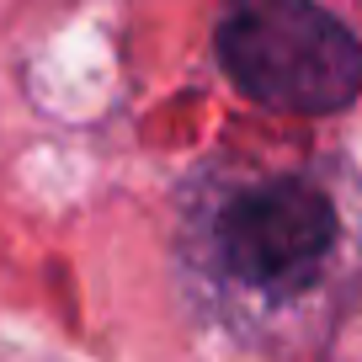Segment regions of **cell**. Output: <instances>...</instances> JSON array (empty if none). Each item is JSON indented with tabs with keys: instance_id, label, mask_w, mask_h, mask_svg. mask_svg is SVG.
I'll return each instance as SVG.
<instances>
[{
	"instance_id": "obj_2",
	"label": "cell",
	"mask_w": 362,
	"mask_h": 362,
	"mask_svg": "<svg viewBox=\"0 0 362 362\" xmlns=\"http://www.w3.org/2000/svg\"><path fill=\"white\" fill-rule=\"evenodd\" d=\"M214 54L267 112L330 117L362 96V43L320 0H224Z\"/></svg>"
},
{
	"instance_id": "obj_1",
	"label": "cell",
	"mask_w": 362,
	"mask_h": 362,
	"mask_svg": "<svg viewBox=\"0 0 362 362\" xmlns=\"http://www.w3.org/2000/svg\"><path fill=\"white\" fill-rule=\"evenodd\" d=\"M351 203L341 160H208L181 187L176 240L208 293L293 309L341 272Z\"/></svg>"
}]
</instances>
